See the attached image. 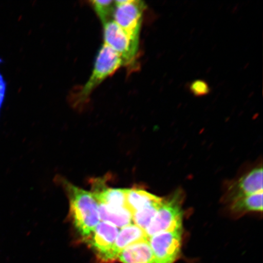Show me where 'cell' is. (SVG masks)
I'll use <instances>...</instances> for the list:
<instances>
[{
  "label": "cell",
  "mask_w": 263,
  "mask_h": 263,
  "mask_svg": "<svg viewBox=\"0 0 263 263\" xmlns=\"http://www.w3.org/2000/svg\"><path fill=\"white\" fill-rule=\"evenodd\" d=\"M117 259L122 263H156L148 239L127 247Z\"/></svg>",
  "instance_id": "30bf717a"
},
{
  "label": "cell",
  "mask_w": 263,
  "mask_h": 263,
  "mask_svg": "<svg viewBox=\"0 0 263 263\" xmlns=\"http://www.w3.org/2000/svg\"><path fill=\"white\" fill-rule=\"evenodd\" d=\"M232 210L236 214L262 211V192L239 197L233 200Z\"/></svg>",
  "instance_id": "5bb4252c"
},
{
  "label": "cell",
  "mask_w": 263,
  "mask_h": 263,
  "mask_svg": "<svg viewBox=\"0 0 263 263\" xmlns=\"http://www.w3.org/2000/svg\"><path fill=\"white\" fill-rule=\"evenodd\" d=\"M156 263H174L182 246V230L157 233L148 238Z\"/></svg>",
  "instance_id": "8992f818"
},
{
  "label": "cell",
  "mask_w": 263,
  "mask_h": 263,
  "mask_svg": "<svg viewBox=\"0 0 263 263\" xmlns=\"http://www.w3.org/2000/svg\"><path fill=\"white\" fill-rule=\"evenodd\" d=\"M98 210L100 219L117 228H123L133 221V214L127 207L120 210H111L98 203Z\"/></svg>",
  "instance_id": "7c38bea8"
},
{
  "label": "cell",
  "mask_w": 263,
  "mask_h": 263,
  "mask_svg": "<svg viewBox=\"0 0 263 263\" xmlns=\"http://www.w3.org/2000/svg\"><path fill=\"white\" fill-rule=\"evenodd\" d=\"M182 226L180 199L175 195L169 199H163L155 217L144 232L149 238L157 233L182 230Z\"/></svg>",
  "instance_id": "5b68a950"
},
{
  "label": "cell",
  "mask_w": 263,
  "mask_h": 263,
  "mask_svg": "<svg viewBox=\"0 0 263 263\" xmlns=\"http://www.w3.org/2000/svg\"><path fill=\"white\" fill-rule=\"evenodd\" d=\"M192 89L194 93L198 95L205 94L206 90H208V87L204 82L201 81H197L192 85Z\"/></svg>",
  "instance_id": "ac0fdd59"
},
{
  "label": "cell",
  "mask_w": 263,
  "mask_h": 263,
  "mask_svg": "<svg viewBox=\"0 0 263 263\" xmlns=\"http://www.w3.org/2000/svg\"><path fill=\"white\" fill-rule=\"evenodd\" d=\"M127 189H110L101 186L92 193L99 204L111 210H120L126 206Z\"/></svg>",
  "instance_id": "8fae6325"
},
{
  "label": "cell",
  "mask_w": 263,
  "mask_h": 263,
  "mask_svg": "<svg viewBox=\"0 0 263 263\" xmlns=\"http://www.w3.org/2000/svg\"><path fill=\"white\" fill-rule=\"evenodd\" d=\"M103 25L104 44L120 55L123 65L133 64L139 51V41L131 38L113 20Z\"/></svg>",
  "instance_id": "277c9868"
},
{
  "label": "cell",
  "mask_w": 263,
  "mask_h": 263,
  "mask_svg": "<svg viewBox=\"0 0 263 263\" xmlns=\"http://www.w3.org/2000/svg\"><path fill=\"white\" fill-rule=\"evenodd\" d=\"M144 3L138 0L115 1L113 21L134 40L139 41Z\"/></svg>",
  "instance_id": "3957f363"
},
{
  "label": "cell",
  "mask_w": 263,
  "mask_h": 263,
  "mask_svg": "<svg viewBox=\"0 0 263 263\" xmlns=\"http://www.w3.org/2000/svg\"><path fill=\"white\" fill-rule=\"evenodd\" d=\"M123 65L122 59L116 52L106 45L102 46L98 52L89 80L73 98L74 107L83 106L87 103L95 88L106 79L113 75Z\"/></svg>",
  "instance_id": "7a4b0ae2"
},
{
  "label": "cell",
  "mask_w": 263,
  "mask_h": 263,
  "mask_svg": "<svg viewBox=\"0 0 263 263\" xmlns=\"http://www.w3.org/2000/svg\"><path fill=\"white\" fill-rule=\"evenodd\" d=\"M145 232L136 225L130 223L121 229L108 258V262L117 260L120 253L134 243L147 239Z\"/></svg>",
  "instance_id": "ba28073f"
},
{
  "label": "cell",
  "mask_w": 263,
  "mask_h": 263,
  "mask_svg": "<svg viewBox=\"0 0 263 263\" xmlns=\"http://www.w3.org/2000/svg\"><path fill=\"white\" fill-rule=\"evenodd\" d=\"M163 199L159 202H153L143 208L133 213V221L135 225L145 231L146 229L152 222L158 210L162 205Z\"/></svg>",
  "instance_id": "9a60e30c"
},
{
  "label": "cell",
  "mask_w": 263,
  "mask_h": 263,
  "mask_svg": "<svg viewBox=\"0 0 263 263\" xmlns=\"http://www.w3.org/2000/svg\"><path fill=\"white\" fill-rule=\"evenodd\" d=\"M118 232L119 230L117 227L106 222H100L87 239L102 261L108 262Z\"/></svg>",
  "instance_id": "52a82bcc"
},
{
  "label": "cell",
  "mask_w": 263,
  "mask_h": 263,
  "mask_svg": "<svg viewBox=\"0 0 263 263\" xmlns=\"http://www.w3.org/2000/svg\"><path fill=\"white\" fill-rule=\"evenodd\" d=\"M162 199L146 191L138 189H127L126 206L132 214L151 203L160 201Z\"/></svg>",
  "instance_id": "4fadbf2b"
},
{
  "label": "cell",
  "mask_w": 263,
  "mask_h": 263,
  "mask_svg": "<svg viewBox=\"0 0 263 263\" xmlns=\"http://www.w3.org/2000/svg\"><path fill=\"white\" fill-rule=\"evenodd\" d=\"M90 3L103 24L108 21H112L110 18L113 17L115 1L96 0V1H91Z\"/></svg>",
  "instance_id": "2e32d148"
},
{
  "label": "cell",
  "mask_w": 263,
  "mask_h": 263,
  "mask_svg": "<svg viewBox=\"0 0 263 263\" xmlns=\"http://www.w3.org/2000/svg\"><path fill=\"white\" fill-rule=\"evenodd\" d=\"M70 212L76 229L85 239L92 234L100 222L98 203L93 194L67 184Z\"/></svg>",
  "instance_id": "6da1fadb"
},
{
  "label": "cell",
  "mask_w": 263,
  "mask_h": 263,
  "mask_svg": "<svg viewBox=\"0 0 263 263\" xmlns=\"http://www.w3.org/2000/svg\"><path fill=\"white\" fill-rule=\"evenodd\" d=\"M233 200L244 197L262 192V168L256 167L242 176L231 190Z\"/></svg>",
  "instance_id": "9c48e42d"
},
{
  "label": "cell",
  "mask_w": 263,
  "mask_h": 263,
  "mask_svg": "<svg viewBox=\"0 0 263 263\" xmlns=\"http://www.w3.org/2000/svg\"><path fill=\"white\" fill-rule=\"evenodd\" d=\"M3 62L2 58H0V67ZM6 91H7V83L0 69V117H1L2 111L4 106L6 100Z\"/></svg>",
  "instance_id": "e0dca14e"
}]
</instances>
